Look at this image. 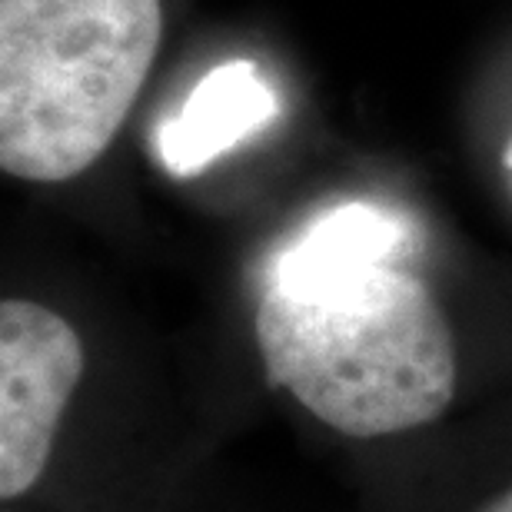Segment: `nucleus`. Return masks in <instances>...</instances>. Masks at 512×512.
Listing matches in <instances>:
<instances>
[{"mask_svg":"<svg viewBox=\"0 0 512 512\" xmlns=\"http://www.w3.org/2000/svg\"><path fill=\"white\" fill-rule=\"evenodd\" d=\"M253 333L270 383L343 436L419 429L456 396L443 306L396 260L323 270L270 263Z\"/></svg>","mask_w":512,"mask_h":512,"instance_id":"1","label":"nucleus"},{"mask_svg":"<svg viewBox=\"0 0 512 512\" xmlns=\"http://www.w3.org/2000/svg\"><path fill=\"white\" fill-rule=\"evenodd\" d=\"M163 37L160 0H0V167L80 177L114 143Z\"/></svg>","mask_w":512,"mask_h":512,"instance_id":"2","label":"nucleus"},{"mask_svg":"<svg viewBox=\"0 0 512 512\" xmlns=\"http://www.w3.org/2000/svg\"><path fill=\"white\" fill-rule=\"evenodd\" d=\"M87 353L64 316L34 300L0 303V496L44 476Z\"/></svg>","mask_w":512,"mask_h":512,"instance_id":"3","label":"nucleus"},{"mask_svg":"<svg viewBox=\"0 0 512 512\" xmlns=\"http://www.w3.org/2000/svg\"><path fill=\"white\" fill-rule=\"evenodd\" d=\"M276 94L253 60H227L197 80L180 114L160 127L163 167L193 177L276 117Z\"/></svg>","mask_w":512,"mask_h":512,"instance_id":"4","label":"nucleus"},{"mask_svg":"<svg viewBox=\"0 0 512 512\" xmlns=\"http://www.w3.org/2000/svg\"><path fill=\"white\" fill-rule=\"evenodd\" d=\"M479 512H512V489H509V493L499 496L496 503H489L486 509H479Z\"/></svg>","mask_w":512,"mask_h":512,"instance_id":"5","label":"nucleus"},{"mask_svg":"<svg viewBox=\"0 0 512 512\" xmlns=\"http://www.w3.org/2000/svg\"><path fill=\"white\" fill-rule=\"evenodd\" d=\"M509 167H512V153H509Z\"/></svg>","mask_w":512,"mask_h":512,"instance_id":"6","label":"nucleus"}]
</instances>
